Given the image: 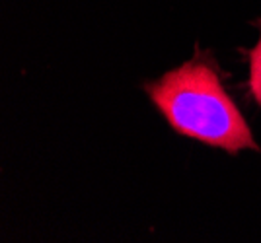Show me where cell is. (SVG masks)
<instances>
[{
	"label": "cell",
	"mask_w": 261,
	"mask_h": 243,
	"mask_svg": "<svg viewBox=\"0 0 261 243\" xmlns=\"http://www.w3.org/2000/svg\"><path fill=\"white\" fill-rule=\"evenodd\" d=\"M144 92L177 134L228 154L259 150L208 51L197 49L193 58L148 82Z\"/></svg>",
	"instance_id": "6da1fadb"
},
{
	"label": "cell",
	"mask_w": 261,
	"mask_h": 243,
	"mask_svg": "<svg viewBox=\"0 0 261 243\" xmlns=\"http://www.w3.org/2000/svg\"><path fill=\"white\" fill-rule=\"evenodd\" d=\"M257 29H259V39L255 47H251L246 51V58H248V67H250V78H248V88L253 101L261 105V18L251 22Z\"/></svg>",
	"instance_id": "7a4b0ae2"
}]
</instances>
